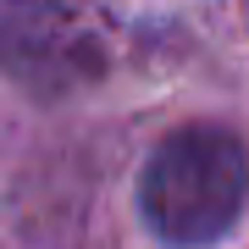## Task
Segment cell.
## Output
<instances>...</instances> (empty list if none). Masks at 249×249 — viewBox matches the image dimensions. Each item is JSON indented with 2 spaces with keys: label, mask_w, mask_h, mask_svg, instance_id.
Masks as SVG:
<instances>
[{
  "label": "cell",
  "mask_w": 249,
  "mask_h": 249,
  "mask_svg": "<svg viewBox=\"0 0 249 249\" xmlns=\"http://www.w3.org/2000/svg\"><path fill=\"white\" fill-rule=\"evenodd\" d=\"M0 61L39 94H72L111 61L100 0H0Z\"/></svg>",
  "instance_id": "7a4b0ae2"
},
{
  "label": "cell",
  "mask_w": 249,
  "mask_h": 249,
  "mask_svg": "<svg viewBox=\"0 0 249 249\" xmlns=\"http://www.w3.org/2000/svg\"><path fill=\"white\" fill-rule=\"evenodd\" d=\"M249 194V160L238 150V139L222 127H183L172 133L144 166L139 205L144 222L155 227V238L199 249L216 244L222 232L238 222Z\"/></svg>",
  "instance_id": "6da1fadb"
}]
</instances>
